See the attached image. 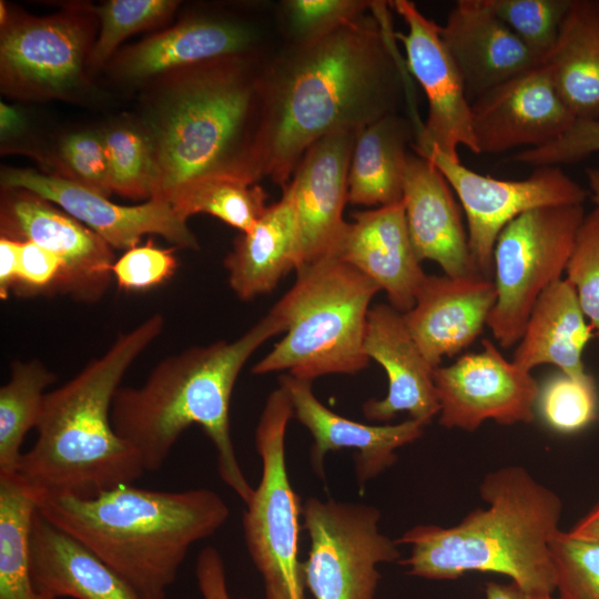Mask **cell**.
<instances>
[{"label": "cell", "instance_id": "c3c4849f", "mask_svg": "<svg viewBox=\"0 0 599 599\" xmlns=\"http://www.w3.org/2000/svg\"><path fill=\"white\" fill-rule=\"evenodd\" d=\"M568 532L573 537L599 540V502Z\"/></svg>", "mask_w": 599, "mask_h": 599}, {"label": "cell", "instance_id": "836d02e7", "mask_svg": "<svg viewBox=\"0 0 599 599\" xmlns=\"http://www.w3.org/2000/svg\"><path fill=\"white\" fill-rule=\"evenodd\" d=\"M110 171V187L122 196L152 199L158 184L153 145L146 132L118 126L102 134Z\"/></svg>", "mask_w": 599, "mask_h": 599}, {"label": "cell", "instance_id": "6da1fadb", "mask_svg": "<svg viewBox=\"0 0 599 599\" xmlns=\"http://www.w3.org/2000/svg\"><path fill=\"white\" fill-rule=\"evenodd\" d=\"M388 7L374 1L361 18L321 38L290 43L264 67L260 179L284 187L321 138L362 130L399 113L405 101L414 109Z\"/></svg>", "mask_w": 599, "mask_h": 599}, {"label": "cell", "instance_id": "7bdbcfd3", "mask_svg": "<svg viewBox=\"0 0 599 599\" xmlns=\"http://www.w3.org/2000/svg\"><path fill=\"white\" fill-rule=\"evenodd\" d=\"M61 158L80 184L105 196L110 187L109 161L102 134L78 132L67 136L61 144Z\"/></svg>", "mask_w": 599, "mask_h": 599}, {"label": "cell", "instance_id": "4dcf8cb0", "mask_svg": "<svg viewBox=\"0 0 599 599\" xmlns=\"http://www.w3.org/2000/svg\"><path fill=\"white\" fill-rule=\"evenodd\" d=\"M37 494L18 476L0 475V599H55L40 591L31 569Z\"/></svg>", "mask_w": 599, "mask_h": 599}, {"label": "cell", "instance_id": "e0dca14e", "mask_svg": "<svg viewBox=\"0 0 599 599\" xmlns=\"http://www.w3.org/2000/svg\"><path fill=\"white\" fill-rule=\"evenodd\" d=\"M359 131L338 130L321 138L304 153L287 183L300 230L298 270L336 253L348 224L343 212L348 202L349 165Z\"/></svg>", "mask_w": 599, "mask_h": 599}, {"label": "cell", "instance_id": "7c38bea8", "mask_svg": "<svg viewBox=\"0 0 599 599\" xmlns=\"http://www.w3.org/2000/svg\"><path fill=\"white\" fill-rule=\"evenodd\" d=\"M389 4L406 23L407 32H395V37L404 47L406 68L423 88L428 103L427 119L412 149L420 156L437 149L459 160L457 148L464 145L478 154L471 131L470 101L439 26L409 0H394Z\"/></svg>", "mask_w": 599, "mask_h": 599}, {"label": "cell", "instance_id": "277c9868", "mask_svg": "<svg viewBox=\"0 0 599 599\" xmlns=\"http://www.w3.org/2000/svg\"><path fill=\"white\" fill-rule=\"evenodd\" d=\"M37 509L140 599H165L191 546L217 531L230 515L222 497L207 488L163 491L132 484L87 498L38 495Z\"/></svg>", "mask_w": 599, "mask_h": 599}, {"label": "cell", "instance_id": "1f68e13d", "mask_svg": "<svg viewBox=\"0 0 599 599\" xmlns=\"http://www.w3.org/2000/svg\"><path fill=\"white\" fill-rule=\"evenodd\" d=\"M55 375L41 361H14L0 388V475L16 474L21 446L40 420L47 388Z\"/></svg>", "mask_w": 599, "mask_h": 599}, {"label": "cell", "instance_id": "60d3db41", "mask_svg": "<svg viewBox=\"0 0 599 599\" xmlns=\"http://www.w3.org/2000/svg\"><path fill=\"white\" fill-rule=\"evenodd\" d=\"M173 248H160L149 240L136 245L114 262L113 280L124 291H145L169 280L176 271Z\"/></svg>", "mask_w": 599, "mask_h": 599}, {"label": "cell", "instance_id": "ba28073f", "mask_svg": "<svg viewBox=\"0 0 599 599\" xmlns=\"http://www.w3.org/2000/svg\"><path fill=\"white\" fill-rule=\"evenodd\" d=\"M293 406L282 387L267 397L255 428L262 476L243 514L245 545L260 572L266 599H304L303 561L298 557L303 506L291 485L285 435Z\"/></svg>", "mask_w": 599, "mask_h": 599}, {"label": "cell", "instance_id": "7a4b0ae2", "mask_svg": "<svg viewBox=\"0 0 599 599\" xmlns=\"http://www.w3.org/2000/svg\"><path fill=\"white\" fill-rule=\"evenodd\" d=\"M284 333L268 312L233 341L193 346L159 362L139 386L120 387L111 420L145 471L166 461L180 436L197 425L216 453L219 475L246 505L254 493L238 464L230 430V402L237 377L254 352Z\"/></svg>", "mask_w": 599, "mask_h": 599}, {"label": "cell", "instance_id": "5b68a950", "mask_svg": "<svg viewBox=\"0 0 599 599\" xmlns=\"http://www.w3.org/2000/svg\"><path fill=\"white\" fill-rule=\"evenodd\" d=\"M254 57H230L179 70L154 109L149 136L158 169L152 199L171 202L217 175L254 183L262 77Z\"/></svg>", "mask_w": 599, "mask_h": 599}, {"label": "cell", "instance_id": "d4e9b609", "mask_svg": "<svg viewBox=\"0 0 599 599\" xmlns=\"http://www.w3.org/2000/svg\"><path fill=\"white\" fill-rule=\"evenodd\" d=\"M301 262L300 230L288 185L257 223L234 241L224 260L229 285L242 301L272 292Z\"/></svg>", "mask_w": 599, "mask_h": 599}, {"label": "cell", "instance_id": "9c48e42d", "mask_svg": "<svg viewBox=\"0 0 599 599\" xmlns=\"http://www.w3.org/2000/svg\"><path fill=\"white\" fill-rule=\"evenodd\" d=\"M585 216L583 204L542 206L500 232L494 247L497 298L487 318L500 347L518 344L537 300L561 278Z\"/></svg>", "mask_w": 599, "mask_h": 599}, {"label": "cell", "instance_id": "ab89813d", "mask_svg": "<svg viewBox=\"0 0 599 599\" xmlns=\"http://www.w3.org/2000/svg\"><path fill=\"white\" fill-rule=\"evenodd\" d=\"M566 272L599 339V210L596 207L581 223Z\"/></svg>", "mask_w": 599, "mask_h": 599}, {"label": "cell", "instance_id": "ee69618b", "mask_svg": "<svg viewBox=\"0 0 599 599\" xmlns=\"http://www.w3.org/2000/svg\"><path fill=\"white\" fill-rule=\"evenodd\" d=\"M21 242L18 282L13 291L18 295L58 293L62 276L61 261L31 241Z\"/></svg>", "mask_w": 599, "mask_h": 599}, {"label": "cell", "instance_id": "4fadbf2b", "mask_svg": "<svg viewBox=\"0 0 599 599\" xmlns=\"http://www.w3.org/2000/svg\"><path fill=\"white\" fill-rule=\"evenodd\" d=\"M481 346L478 353L435 368L439 424L474 432L487 419L508 426L534 422L537 380L507 361L491 341L484 338Z\"/></svg>", "mask_w": 599, "mask_h": 599}, {"label": "cell", "instance_id": "7402d4cb", "mask_svg": "<svg viewBox=\"0 0 599 599\" xmlns=\"http://www.w3.org/2000/svg\"><path fill=\"white\" fill-rule=\"evenodd\" d=\"M353 217L334 257L375 282L396 311L408 312L427 274L412 244L403 200L356 212Z\"/></svg>", "mask_w": 599, "mask_h": 599}, {"label": "cell", "instance_id": "8992f818", "mask_svg": "<svg viewBox=\"0 0 599 599\" xmlns=\"http://www.w3.org/2000/svg\"><path fill=\"white\" fill-rule=\"evenodd\" d=\"M488 504L459 524L445 528L418 525L397 545H409L399 560L408 573L432 580H453L468 571L507 576L531 595H552L556 573L549 544L559 530V496L520 466L489 473L479 486Z\"/></svg>", "mask_w": 599, "mask_h": 599}, {"label": "cell", "instance_id": "f6af8a7d", "mask_svg": "<svg viewBox=\"0 0 599 599\" xmlns=\"http://www.w3.org/2000/svg\"><path fill=\"white\" fill-rule=\"evenodd\" d=\"M195 576L203 599H230L224 562L217 549L207 546L200 551Z\"/></svg>", "mask_w": 599, "mask_h": 599}, {"label": "cell", "instance_id": "816d5d0a", "mask_svg": "<svg viewBox=\"0 0 599 599\" xmlns=\"http://www.w3.org/2000/svg\"><path fill=\"white\" fill-rule=\"evenodd\" d=\"M0 12H1V13H0V18H1L0 21H1V24H2V26H3V24L6 26V24L8 23V22H7V21H8V12H7V10H6L4 4H3L2 1H1V6H0Z\"/></svg>", "mask_w": 599, "mask_h": 599}, {"label": "cell", "instance_id": "484cf974", "mask_svg": "<svg viewBox=\"0 0 599 599\" xmlns=\"http://www.w3.org/2000/svg\"><path fill=\"white\" fill-rule=\"evenodd\" d=\"M257 41V30L248 24L191 19L134 45L123 54L119 67L129 79H145L213 60L250 55Z\"/></svg>", "mask_w": 599, "mask_h": 599}, {"label": "cell", "instance_id": "d6986e66", "mask_svg": "<svg viewBox=\"0 0 599 599\" xmlns=\"http://www.w3.org/2000/svg\"><path fill=\"white\" fill-rule=\"evenodd\" d=\"M282 387L294 416L313 437L311 464L316 474L324 475V459L329 451L353 449L358 485L364 484L397 460L396 450L414 443L424 434L425 425L407 419L395 425H366L347 419L324 406L312 389V382L284 374Z\"/></svg>", "mask_w": 599, "mask_h": 599}, {"label": "cell", "instance_id": "cb8c5ba5", "mask_svg": "<svg viewBox=\"0 0 599 599\" xmlns=\"http://www.w3.org/2000/svg\"><path fill=\"white\" fill-rule=\"evenodd\" d=\"M454 194L447 180L427 159L415 152L409 154L403 203L414 251L420 262L434 261L445 275L458 277L477 271Z\"/></svg>", "mask_w": 599, "mask_h": 599}, {"label": "cell", "instance_id": "e575fe53", "mask_svg": "<svg viewBox=\"0 0 599 599\" xmlns=\"http://www.w3.org/2000/svg\"><path fill=\"white\" fill-rule=\"evenodd\" d=\"M536 408L545 423L558 433L585 429L598 416L595 378L591 375L573 378L561 372L548 377L539 386Z\"/></svg>", "mask_w": 599, "mask_h": 599}, {"label": "cell", "instance_id": "d6a6232c", "mask_svg": "<svg viewBox=\"0 0 599 599\" xmlns=\"http://www.w3.org/2000/svg\"><path fill=\"white\" fill-rule=\"evenodd\" d=\"M266 199L265 191L247 179L217 175L193 184L170 203L184 220L205 213L246 233L266 210Z\"/></svg>", "mask_w": 599, "mask_h": 599}, {"label": "cell", "instance_id": "603a6c76", "mask_svg": "<svg viewBox=\"0 0 599 599\" xmlns=\"http://www.w3.org/2000/svg\"><path fill=\"white\" fill-rule=\"evenodd\" d=\"M440 37L454 59L470 102L541 64L491 10L487 0H458Z\"/></svg>", "mask_w": 599, "mask_h": 599}, {"label": "cell", "instance_id": "f546056e", "mask_svg": "<svg viewBox=\"0 0 599 599\" xmlns=\"http://www.w3.org/2000/svg\"><path fill=\"white\" fill-rule=\"evenodd\" d=\"M544 64L576 120H599V0H571Z\"/></svg>", "mask_w": 599, "mask_h": 599}, {"label": "cell", "instance_id": "5bb4252c", "mask_svg": "<svg viewBox=\"0 0 599 599\" xmlns=\"http://www.w3.org/2000/svg\"><path fill=\"white\" fill-rule=\"evenodd\" d=\"M1 236L31 241L62 264L58 293L95 303L106 293L115 262L112 247L51 202L26 190H7L1 204Z\"/></svg>", "mask_w": 599, "mask_h": 599}, {"label": "cell", "instance_id": "2e32d148", "mask_svg": "<svg viewBox=\"0 0 599 599\" xmlns=\"http://www.w3.org/2000/svg\"><path fill=\"white\" fill-rule=\"evenodd\" d=\"M478 154L536 149L562 136L576 122L544 63L470 102Z\"/></svg>", "mask_w": 599, "mask_h": 599}, {"label": "cell", "instance_id": "681fc988", "mask_svg": "<svg viewBox=\"0 0 599 599\" xmlns=\"http://www.w3.org/2000/svg\"><path fill=\"white\" fill-rule=\"evenodd\" d=\"M1 132L2 136L3 134H8L9 132H13L18 128V125L21 123V119L18 114V112L3 103H1Z\"/></svg>", "mask_w": 599, "mask_h": 599}, {"label": "cell", "instance_id": "9a60e30c", "mask_svg": "<svg viewBox=\"0 0 599 599\" xmlns=\"http://www.w3.org/2000/svg\"><path fill=\"white\" fill-rule=\"evenodd\" d=\"M1 182L6 190H26L55 204L112 248L134 247L146 234L160 235L177 247L199 248L186 220L167 201L150 199L139 205H119L74 180L29 169L6 170Z\"/></svg>", "mask_w": 599, "mask_h": 599}, {"label": "cell", "instance_id": "d590c367", "mask_svg": "<svg viewBox=\"0 0 599 599\" xmlns=\"http://www.w3.org/2000/svg\"><path fill=\"white\" fill-rule=\"evenodd\" d=\"M496 16L544 63L554 49L571 0H487Z\"/></svg>", "mask_w": 599, "mask_h": 599}, {"label": "cell", "instance_id": "44dd1931", "mask_svg": "<svg viewBox=\"0 0 599 599\" xmlns=\"http://www.w3.org/2000/svg\"><path fill=\"white\" fill-rule=\"evenodd\" d=\"M364 352L378 363L388 379L387 395L369 399L363 413L369 420L388 422L407 412L409 418L428 425L439 414L434 384L435 368L422 354L403 318L389 304L370 307L364 337Z\"/></svg>", "mask_w": 599, "mask_h": 599}, {"label": "cell", "instance_id": "52a82bcc", "mask_svg": "<svg viewBox=\"0 0 599 599\" xmlns=\"http://www.w3.org/2000/svg\"><path fill=\"white\" fill-rule=\"evenodd\" d=\"M296 273L293 286L270 309L281 321L285 335L252 373L286 370L292 377L313 382L324 375H353L366 368V323L379 286L334 256Z\"/></svg>", "mask_w": 599, "mask_h": 599}, {"label": "cell", "instance_id": "4316f807", "mask_svg": "<svg viewBox=\"0 0 599 599\" xmlns=\"http://www.w3.org/2000/svg\"><path fill=\"white\" fill-rule=\"evenodd\" d=\"M30 551L37 588L55 599H140L116 572L38 509Z\"/></svg>", "mask_w": 599, "mask_h": 599}, {"label": "cell", "instance_id": "7dc6e473", "mask_svg": "<svg viewBox=\"0 0 599 599\" xmlns=\"http://www.w3.org/2000/svg\"><path fill=\"white\" fill-rule=\"evenodd\" d=\"M486 599H558L552 595H531L524 591L516 583L487 582L485 586Z\"/></svg>", "mask_w": 599, "mask_h": 599}, {"label": "cell", "instance_id": "83f0119b", "mask_svg": "<svg viewBox=\"0 0 599 599\" xmlns=\"http://www.w3.org/2000/svg\"><path fill=\"white\" fill-rule=\"evenodd\" d=\"M593 336L573 285L560 278L537 300L512 362L527 372L551 364L570 377L583 378L589 374L585 370L582 353Z\"/></svg>", "mask_w": 599, "mask_h": 599}, {"label": "cell", "instance_id": "74e56055", "mask_svg": "<svg viewBox=\"0 0 599 599\" xmlns=\"http://www.w3.org/2000/svg\"><path fill=\"white\" fill-rule=\"evenodd\" d=\"M176 7L177 2L171 0H112L101 6V30L89 57L91 62H105L126 37L159 24Z\"/></svg>", "mask_w": 599, "mask_h": 599}, {"label": "cell", "instance_id": "f1b7e54d", "mask_svg": "<svg viewBox=\"0 0 599 599\" xmlns=\"http://www.w3.org/2000/svg\"><path fill=\"white\" fill-rule=\"evenodd\" d=\"M415 136V122L400 113L363 128L351 159L348 202L379 207L402 201L408 148H413Z\"/></svg>", "mask_w": 599, "mask_h": 599}, {"label": "cell", "instance_id": "b9f144b4", "mask_svg": "<svg viewBox=\"0 0 599 599\" xmlns=\"http://www.w3.org/2000/svg\"><path fill=\"white\" fill-rule=\"evenodd\" d=\"M599 152V120H576L573 125L556 141L515 153L511 161L539 166H560L585 160Z\"/></svg>", "mask_w": 599, "mask_h": 599}, {"label": "cell", "instance_id": "3957f363", "mask_svg": "<svg viewBox=\"0 0 599 599\" xmlns=\"http://www.w3.org/2000/svg\"><path fill=\"white\" fill-rule=\"evenodd\" d=\"M164 326L162 314L150 315L45 394L35 441L22 454L17 469L37 496L87 498L143 475L138 455L114 430L111 410L124 375Z\"/></svg>", "mask_w": 599, "mask_h": 599}, {"label": "cell", "instance_id": "8fae6325", "mask_svg": "<svg viewBox=\"0 0 599 599\" xmlns=\"http://www.w3.org/2000/svg\"><path fill=\"white\" fill-rule=\"evenodd\" d=\"M423 158L444 175L458 197L474 266L493 281L494 247L507 224L537 207L583 204L589 195L560 166L535 167L524 180H499L479 174L437 149Z\"/></svg>", "mask_w": 599, "mask_h": 599}, {"label": "cell", "instance_id": "30bf717a", "mask_svg": "<svg viewBox=\"0 0 599 599\" xmlns=\"http://www.w3.org/2000/svg\"><path fill=\"white\" fill-rule=\"evenodd\" d=\"M302 516L311 539L303 561L305 588L315 599H374L377 566L400 559L396 540L379 531V510L311 497Z\"/></svg>", "mask_w": 599, "mask_h": 599}, {"label": "cell", "instance_id": "bcb514c9", "mask_svg": "<svg viewBox=\"0 0 599 599\" xmlns=\"http://www.w3.org/2000/svg\"><path fill=\"white\" fill-rule=\"evenodd\" d=\"M22 242L7 236L0 237V298L8 300L13 292L19 274Z\"/></svg>", "mask_w": 599, "mask_h": 599}, {"label": "cell", "instance_id": "ffe728a7", "mask_svg": "<svg viewBox=\"0 0 599 599\" xmlns=\"http://www.w3.org/2000/svg\"><path fill=\"white\" fill-rule=\"evenodd\" d=\"M493 280L480 274L427 275L404 322L427 362L437 368L481 334L496 303Z\"/></svg>", "mask_w": 599, "mask_h": 599}, {"label": "cell", "instance_id": "8d00e7d4", "mask_svg": "<svg viewBox=\"0 0 599 599\" xmlns=\"http://www.w3.org/2000/svg\"><path fill=\"white\" fill-rule=\"evenodd\" d=\"M549 548L558 599H599V540L558 530Z\"/></svg>", "mask_w": 599, "mask_h": 599}, {"label": "cell", "instance_id": "ac0fdd59", "mask_svg": "<svg viewBox=\"0 0 599 599\" xmlns=\"http://www.w3.org/2000/svg\"><path fill=\"white\" fill-rule=\"evenodd\" d=\"M88 45L89 33L75 14L11 22L0 40L2 85L21 97L64 93L81 74Z\"/></svg>", "mask_w": 599, "mask_h": 599}, {"label": "cell", "instance_id": "f35d334b", "mask_svg": "<svg viewBox=\"0 0 599 599\" xmlns=\"http://www.w3.org/2000/svg\"><path fill=\"white\" fill-rule=\"evenodd\" d=\"M374 1L365 0H286L282 2L283 21L290 43L321 38L366 14Z\"/></svg>", "mask_w": 599, "mask_h": 599}, {"label": "cell", "instance_id": "f907efd6", "mask_svg": "<svg viewBox=\"0 0 599 599\" xmlns=\"http://www.w3.org/2000/svg\"><path fill=\"white\" fill-rule=\"evenodd\" d=\"M589 189L596 209L599 210V167H589L586 170Z\"/></svg>", "mask_w": 599, "mask_h": 599}]
</instances>
